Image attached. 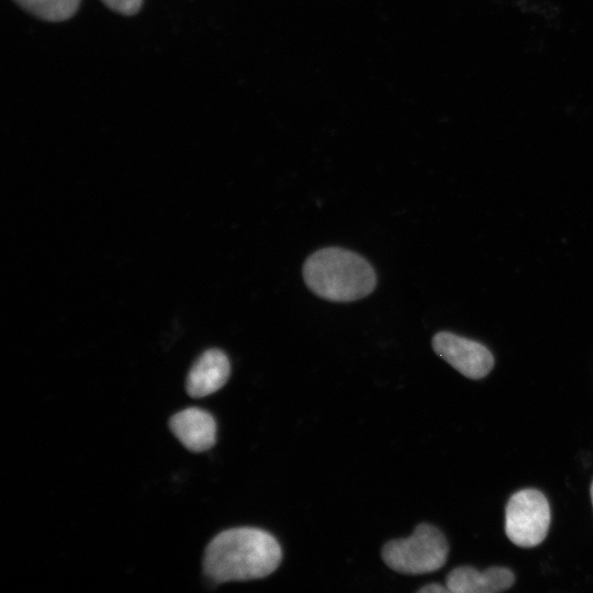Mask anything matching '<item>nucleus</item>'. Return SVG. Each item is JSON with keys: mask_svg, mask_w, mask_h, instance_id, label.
I'll list each match as a JSON object with an SVG mask.
<instances>
[{"mask_svg": "<svg viewBox=\"0 0 593 593\" xmlns=\"http://www.w3.org/2000/svg\"><path fill=\"white\" fill-rule=\"evenodd\" d=\"M307 288L334 302H350L370 294L377 284L371 265L358 254L337 247L313 253L303 265Z\"/></svg>", "mask_w": 593, "mask_h": 593, "instance_id": "f03ea898", "label": "nucleus"}, {"mask_svg": "<svg viewBox=\"0 0 593 593\" xmlns=\"http://www.w3.org/2000/svg\"><path fill=\"white\" fill-rule=\"evenodd\" d=\"M550 507L545 495L534 489L513 494L505 508V533L508 539L524 548L539 545L547 536Z\"/></svg>", "mask_w": 593, "mask_h": 593, "instance_id": "20e7f679", "label": "nucleus"}, {"mask_svg": "<svg viewBox=\"0 0 593 593\" xmlns=\"http://www.w3.org/2000/svg\"><path fill=\"white\" fill-rule=\"evenodd\" d=\"M448 555L444 534L433 525L421 523L407 538L388 541L381 551L384 563L400 573L421 574L441 568Z\"/></svg>", "mask_w": 593, "mask_h": 593, "instance_id": "7ed1b4c3", "label": "nucleus"}, {"mask_svg": "<svg viewBox=\"0 0 593 593\" xmlns=\"http://www.w3.org/2000/svg\"><path fill=\"white\" fill-rule=\"evenodd\" d=\"M277 539L255 527H236L216 535L206 546L204 573L215 582L261 579L280 564Z\"/></svg>", "mask_w": 593, "mask_h": 593, "instance_id": "f257e3e1", "label": "nucleus"}, {"mask_svg": "<svg viewBox=\"0 0 593 593\" xmlns=\"http://www.w3.org/2000/svg\"><path fill=\"white\" fill-rule=\"evenodd\" d=\"M591 499H592V504H593V482L591 484Z\"/></svg>", "mask_w": 593, "mask_h": 593, "instance_id": "f8f14e48", "label": "nucleus"}, {"mask_svg": "<svg viewBox=\"0 0 593 593\" xmlns=\"http://www.w3.org/2000/svg\"><path fill=\"white\" fill-rule=\"evenodd\" d=\"M112 11L123 15L136 14L142 5L143 0H101Z\"/></svg>", "mask_w": 593, "mask_h": 593, "instance_id": "9d476101", "label": "nucleus"}, {"mask_svg": "<svg viewBox=\"0 0 593 593\" xmlns=\"http://www.w3.org/2000/svg\"><path fill=\"white\" fill-rule=\"evenodd\" d=\"M417 592L418 593H450L447 585H443L438 583L426 584L425 586H422Z\"/></svg>", "mask_w": 593, "mask_h": 593, "instance_id": "9b49d317", "label": "nucleus"}, {"mask_svg": "<svg viewBox=\"0 0 593 593\" xmlns=\"http://www.w3.org/2000/svg\"><path fill=\"white\" fill-rule=\"evenodd\" d=\"M514 580L506 568L494 567L481 572L471 567H458L447 575L446 585L450 593H494L507 590Z\"/></svg>", "mask_w": 593, "mask_h": 593, "instance_id": "6e6552de", "label": "nucleus"}, {"mask_svg": "<svg viewBox=\"0 0 593 593\" xmlns=\"http://www.w3.org/2000/svg\"><path fill=\"white\" fill-rule=\"evenodd\" d=\"M432 346L440 358L467 378H483L493 368L492 354L474 340L449 332H439L433 337Z\"/></svg>", "mask_w": 593, "mask_h": 593, "instance_id": "39448f33", "label": "nucleus"}, {"mask_svg": "<svg viewBox=\"0 0 593 593\" xmlns=\"http://www.w3.org/2000/svg\"><path fill=\"white\" fill-rule=\"evenodd\" d=\"M19 7L37 19L60 22L70 19L81 0H13Z\"/></svg>", "mask_w": 593, "mask_h": 593, "instance_id": "1a4fd4ad", "label": "nucleus"}, {"mask_svg": "<svg viewBox=\"0 0 593 593\" xmlns=\"http://www.w3.org/2000/svg\"><path fill=\"white\" fill-rule=\"evenodd\" d=\"M169 427L178 440L193 452L209 450L216 441L215 419L198 407L176 413L169 421Z\"/></svg>", "mask_w": 593, "mask_h": 593, "instance_id": "423d86ee", "label": "nucleus"}, {"mask_svg": "<svg viewBox=\"0 0 593 593\" xmlns=\"http://www.w3.org/2000/svg\"><path fill=\"white\" fill-rule=\"evenodd\" d=\"M231 365L220 349L205 350L191 367L187 377V392L192 398H203L220 390L228 380Z\"/></svg>", "mask_w": 593, "mask_h": 593, "instance_id": "0eeeda50", "label": "nucleus"}]
</instances>
